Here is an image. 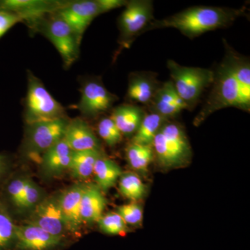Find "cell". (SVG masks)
Masks as SVG:
<instances>
[{"instance_id": "10", "label": "cell", "mask_w": 250, "mask_h": 250, "mask_svg": "<svg viewBox=\"0 0 250 250\" xmlns=\"http://www.w3.org/2000/svg\"><path fill=\"white\" fill-rule=\"evenodd\" d=\"M67 1L53 0H2L0 11L16 14L26 23L31 32H37L39 27L49 15L57 12Z\"/></svg>"}, {"instance_id": "3", "label": "cell", "mask_w": 250, "mask_h": 250, "mask_svg": "<svg viewBox=\"0 0 250 250\" xmlns=\"http://www.w3.org/2000/svg\"><path fill=\"white\" fill-rule=\"evenodd\" d=\"M154 158L164 168H177L189 164L192 149L183 126L167 121L159 130L152 144Z\"/></svg>"}, {"instance_id": "6", "label": "cell", "mask_w": 250, "mask_h": 250, "mask_svg": "<svg viewBox=\"0 0 250 250\" xmlns=\"http://www.w3.org/2000/svg\"><path fill=\"white\" fill-rule=\"evenodd\" d=\"M154 19L152 1H128L118 20L119 52L123 49L129 48L135 39L145 32L146 28Z\"/></svg>"}, {"instance_id": "34", "label": "cell", "mask_w": 250, "mask_h": 250, "mask_svg": "<svg viewBox=\"0 0 250 250\" xmlns=\"http://www.w3.org/2000/svg\"><path fill=\"white\" fill-rule=\"evenodd\" d=\"M7 158L4 154L0 153V182L4 179L6 171H7Z\"/></svg>"}, {"instance_id": "19", "label": "cell", "mask_w": 250, "mask_h": 250, "mask_svg": "<svg viewBox=\"0 0 250 250\" xmlns=\"http://www.w3.org/2000/svg\"><path fill=\"white\" fill-rule=\"evenodd\" d=\"M106 198L96 184H85L81 200L80 213L83 224L98 223L106 207Z\"/></svg>"}, {"instance_id": "9", "label": "cell", "mask_w": 250, "mask_h": 250, "mask_svg": "<svg viewBox=\"0 0 250 250\" xmlns=\"http://www.w3.org/2000/svg\"><path fill=\"white\" fill-rule=\"evenodd\" d=\"M81 98L75 108L85 118H95L111 111L118 97L104 85L101 77H91L82 81Z\"/></svg>"}, {"instance_id": "16", "label": "cell", "mask_w": 250, "mask_h": 250, "mask_svg": "<svg viewBox=\"0 0 250 250\" xmlns=\"http://www.w3.org/2000/svg\"><path fill=\"white\" fill-rule=\"evenodd\" d=\"M73 152L101 149V145L91 126L81 118L69 121L63 137Z\"/></svg>"}, {"instance_id": "1", "label": "cell", "mask_w": 250, "mask_h": 250, "mask_svg": "<svg viewBox=\"0 0 250 250\" xmlns=\"http://www.w3.org/2000/svg\"><path fill=\"white\" fill-rule=\"evenodd\" d=\"M247 16L246 7L232 9L192 6L164 19H154L145 32L164 28H174L189 39H193L208 31L231 25L237 18Z\"/></svg>"}, {"instance_id": "31", "label": "cell", "mask_w": 250, "mask_h": 250, "mask_svg": "<svg viewBox=\"0 0 250 250\" xmlns=\"http://www.w3.org/2000/svg\"><path fill=\"white\" fill-rule=\"evenodd\" d=\"M28 178L18 177L10 181L6 187V194L8 200L15 207L19 209L21 200L24 192V188L27 184Z\"/></svg>"}, {"instance_id": "32", "label": "cell", "mask_w": 250, "mask_h": 250, "mask_svg": "<svg viewBox=\"0 0 250 250\" xmlns=\"http://www.w3.org/2000/svg\"><path fill=\"white\" fill-rule=\"evenodd\" d=\"M22 22V19L13 13L0 11V39L18 23Z\"/></svg>"}, {"instance_id": "25", "label": "cell", "mask_w": 250, "mask_h": 250, "mask_svg": "<svg viewBox=\"0 0 250 250\" xmlns=\"http://www.w3.org/2000/svg\"><path fill=\"white\" fill-rule=\"evenodd\" d=\"M126 157L131 168L144 173L154 159L152 146L131 143L126 148Z\"/></svg>"}, {"instance_id": "24", "label": "cell", "mask_w": 250, "mask_h": 250, "mask_svg": "<svg viewBox=\"0 0 250 250\" xmlns=\"http://www.w3.org/2000/svg\"><path fill=\"white\" fill-rule=\"evenodd\" d=\"M16 229L7 204L0 196V250H14Z\"/></svg>"}, {"instance_id": "20", "label": "cell", "mask_w": 250, "mask_h": 250, "mask_svg": "<svg viewBox=\"0 0 250 250\" xmlns=\"http://www.w3.org/2000/svg\"><path fill=\"white\" fill-rule=\"evenodd\" d=\"M145 114L146 112L141 106L127 103L112 108L110 118L123 136H133L139 129Z\"/></svg>"}, {"instance_id": "13", "label": "cell", "mask_w": 250, "mask_h": 250, "mask_svg": "<svg viewBox=\"0 0 250 250\" xmlns=\"http://www.w3.org/2000/svg\"><path fill=\"white\" fill-rule=\"evenodd\" d=\"M63 238L54 236L31 224L16 225L14 250H57Z\"/></svg>"}, {"instance_id": "29", "label": "cell", "mask_w": 250, "mask_h": 250, "mask_svg": "<svg viewBox=\"0 0 250 250\" xmlns=\"http://www.w3.org/2000/svg\"><path fill=\"white\" fill-rule=\"evenodd\" d=\"M40 187L30 179H27L21 200L20 210L34 209L38 204L42 200Z\"/></svg>"}, {"instance_id": "23", "label": "cell", "mask_w": 250, "mask_h": 250, "mask_svg": "<svg viewBox=\"0 0 250 250\" xmlns=\"http://www.w3.org/2000/svg\"><path fill=\"white\" fill-rule=\"evenodd\" d=\"M167 121L164 117L154 112H146L139 129L132 136L131 143L143 146H152L156 134Z\"/></svg>"}, {"instance_id": "12", "label": "cell", "mask_w": 250, "mask_h": 250, "mask_svg": "<svg viewBox=\"0 0 250 250\" xmlns=\"http://www.w3.org/2000/svg\"><path fill=\"white\" fill-rule=\"evenodd\" d=\"M57 13L71 28L80 44L87 28L100 16L97 0L67 1Z\"/></svg>"}, {"instance_id": "15", "label": "cell", "mask_w": 250, "mask_h": 250, "mask_svg": "<svg viewBox=\"0 0 250 250\" xmlns=\"http://www.w3.org/2000/svg\"><path fill=\"white\" fill-rule=\"evenodd\" d=\"M147 108L149 111L158 113L167 121L173 119L184 110H188L187 104L179 97L171 80L162 83Z\"/></svg>"}, {"instance_id": "5", "label": "cell", "mask_w": 250, "mask_h": 250, "mask_svg": "<svg viewBox=\"0 0 250 250\" xmlns=\"http://www.w3.org/2000/svg\"><path fill=\"white\" fill-rule=\"evenodd\" d=\"M67 117L65 108L49 93L40 79L27 70V92L24 101L26 125Z\"/></svg>"}, {"instance_id": "17", "label": "cell", "mask_w": 250, "mask_h": 250, "mask_svg": "<svg viewBox=\"0 0 250 250\" xmlns=\"http://www.w3.org/2000/svg\"><path fill=\"white\" fill-rule=\"evenodd\" d=\"M84 187L85 184H75L57 197L67 229L72 233L80 232L81 227L83 225L81 218L80 207Z\"/></svg>"}, {"instance_id": "7", "label": "cell", "mask_w": 250, "mask_h": 250, "mask_svg": "<svg viewBox=\"0 0 250 250\" xmlns=\"http://www.w3.org/2000/svg\"><path fill=\"white\" fill-rule=\"evenodd\" d=\"M69 121L67 116L26 125L22 147L24 154L31 158L41 159L47 149L63 139Z\"/></svg>"}, {"instance_id": "22", "label": "cell", "mask_w": 250, "mask_h": 250, "mask_svg": "<svg viewBox=\"0 0 250 250\" xmlns=\"http://www.w3.org/2000/svg\"><path fill=\"white\" fill-rule=\"evenodd\" d=\"M103 154L102 149L79 152L72 151L69 167L72 177L80 180H84L91 177L93 174L95 164Z\"/></svg>"}, {"instance_id": "11", "label": "cell", "mask_w": 250, "mask_h": 250, "mask_svg": "<svg viewBox=\"0 0 250 250\" xmlns=\"http://www.w3.org/2000/svg\"><path fill=\"white\" fill-rule=\"evenodd\" d=\"M27 224L35 225L54 236L64 238L69 232L57 197H49L42 200L32 209Z\"/></svg>"}, {"instance_id": "28", "label": "cell", "mask_w": 250, "mask_h": 250, "mask_svg": "<svg viewBox=\"0 0 250 250\" xmlns=\"http://www.w3.org/2000/svg\"><path fill=\"white\" fill-rule=\"evenodd\" d=\"M99 136L109 147L121 143L123 136L110 117L102 118L98 125Z\"/></svg>"}, {"instance_id": "21", "label": "cell", "mask_w": 250, "mask_h": 250, "mask_svg": "<svg viewBox=\"0 0 250 250\" xmlns=\"http://www.w3.org/2000/svg\"><path fill=\"white\" fill-rule=\"evenodd\" d=\"M123 173L117 163L103 154L95 164L93 175L102 191H107L116 185Z\"/></svg>"}, {"instance_id": "4", "label": "cell", "mask_w": 250, "mask_h": 250, "mask_svg": "<svg viewBox=\"0 0 250 250\" xmlns=\"http://www.w3.org/2000/svg\"><path fill=\"white\" fill-rule=\"evenodd\" d=\"M167 67L174 88L188 110L195 109L202 94L211 86L214 72L202 67L183 66L170 59L167 61Z\"/></svg>"}, {"instance_id": "26", "label": "cell", "mask_w": 250, "mask_h": 250, "mask_svg": "<svg viewBox=\"0 0 250 250\" xmlns=\"http://www.w3.org/2000/svg\"><path fill=\"white\" fill-rule=\"evenodd\" d=\"M119 192L122 196L130 201L136 202L142 200L147 192V188L142 179L134 172L123 173L118 181Z\"/></svg>"}, {"instance_id": "2", "label": "cell", "mask_w": 250, "mask_h": 250, "mask_svg": "<svg viewBox=\"0 0 250 250\" xmlns=\"http://www.w3.org/2000/svg\"><path fill=\"white\" fill-rule=\"evenodd\" d=\"M213 72L214 80L211 90L194 120L195 126H198L210 115L223 108L235 107L250 112V99L244 95L232 71L223 59Z\"/></svg>"}, {"instance_id": "18", "label": "cell", "mask_w": 250, "mask_h": 250, "mask_svg": "<svg viewBox=\"0 0 250 250\" xmlns=\"http://www.w3.org/2000/svg\"><path fill=\"white\" fill-rule=\"evenodd\" d=\"M72 151L63 139L49 148L39 159L41 170L47 177H58L69 170Z\"/></svg>"}, {"instance_id": "8", "label": "cell", "mask_w": 250, "mask_h": 250, "mask_svg": "<svg viewBox=\"0 0 250 250\" xmlns=\"http://www.w3.org/2000/svg\"><path fill=\"white\" fill-rule=\"evenodd\" d=\"M37 32L42 33L52 42L60 54L65 68H69L79 59L80 43L71 28L58 13L49 15Z\"/></svg>"}, {"instance_id": "33", "label": "cell", "mask_w": 250, "mask_h": 250, "mask_svg": "<svg viewBox=\"0 0 250 250\" xmlns=\"http://www.w3.org/2000/svg\"><path fill=\"white\" fill-rule=\"evenodd\" d=\"M127 2L128 1L126 0H97L100 15L123 6L125 7Z\"/></svg>"}, {"instance_id": "27", "label": "cell", "mask_w": 250, "mask_h": 250, "mask_svg": "<svg viewBox=\"0 0 250 250\" xmlns=\"http://www.w3.org/2000/svg\"><path fill=\"white\" fill-rule=\"evenodd\" d=\"M97 223L102 232L111 236H122L129 231L127 225L116 212L103 215Z\"/></svg>"}, {"instance_id": "30", "label": "cell", "mask_w": 250, "mask_h": 250, "mask_svg": "<svg viewBox=\"0 0 250 250\" xmlns=\"http://www.w3.org/2000/svg\"><path fill=\"white\" fill-rule=\"evenodd\" d=\"M116 212L127 225H139L143 221V208L136 202L120 206L117 207Z\"/></svg>"}, {"instance_id": "14", "label": "cell", "mask_w": 250, "mask_h": 250, "mask_svg": "<svg viewBox=\"0 0 250 250\" xmlns=\"http://www.w3.org/2000/svg\"><path fill=\"white\" fill-rule=\"evenodd\" d=\"M158 74L151 71L134 72L130 74L126 99L130 104L149 106L162 83Z\"/></svg>"}]
</instances>
